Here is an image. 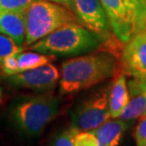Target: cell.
I'll use <instances>...</instances> for the list:
<instances>
[{
  "mask_svg": "<svg viewBox=\"0 0 146 146\" xmlns=\"http://www.w3.org/2000/svg\"><path fill=\"white\" fill-rule=\"evenodd\" d=\"M141 146H146V144H143V145H141Z\"/></svg>",
  "mask_w": 146,
  "mask_h": 146,
  "instance_id": "d4e9b609",
  "label": "cell"
},
{
  "mask_svg": "<svg viewBox=\"0 0 146 146\" xmlns=\"http://www.w3.org/2000/svg\"><path fill=\"white\" fill-rule=\"evenodd\" d=\"M26 44L40 41L66 25L79 23L71 9L48 0H35L25 11Z\"/></svg>",
  "mask_w": 146,
  "mask_h": 146,
  "instance_id": "277c9868",
  "label": "cell"
},
{
  "mask_svg": "<svg viewBox=\"0 0 146 146\" xmlns=\"http://www.w3.org/2000/svg\"><path fill=\"white\" fill-rule=\"evenodd\" d=\"M143 116H146V110H145V111H144V114H143Z\"/></svg>",
  "mask_w": 146,
  "mask_h": 146,
  "instance_id": "cb8c5ba5",
  "label": "cell"
},
{
  "mask_svg": "<svg viewBox=\"0 0 146 146\" xmlns=\"http://www.w3.org/2000/svg\"><path fill=\"white\" fill-rule=\"evenodd\" d=\"M100 146H108V145H106V144H103V143H101V142H100Z\"/></svg>",
  "mask_w": 146,
  "mask_h": 146,
  "instance_id": "603a6c76",
  "label": "cell"
},
{
  "mask_svg": "<svg viewBox=\"0 0 146 146\" xmlns=\"http://www.w3.org/2000/svg\"><path fill=\"white\" fill-rule=\"evenodd\" d=\"M71 9L79 23L98 34L106 42H108L111 29L101 2L99 0H71Z\"/></svg>",
  "mask_w": 146,
  "mask_h": 146,
  "instance_id": "8992f818",
  "label": "cell"
},
{
  "mask_svg": "<svg viewBox=\"0 0 146 146\" xmlns=\"http://www.w3.org/2000/svg\"><path fill=\"white\" fill-rule=\"evenodd\" d=\"M2 101H3V91H2L1 87H0V106L2 104Z\"/></svg>",
  "mask_w": 146,
  "mask_h": 146,
  "instance_id": "7402d4cb",
  "label": "cell"
},
{
  "mask_svg": "<svg viewBox=\"0 0 146 146\" xmlns=\"http://www.w3.org/2000/svg\"><path fill=\"white\" fill-rule=\"evenodd\" d=\"M34 1L35 0H0V11H15L25 12Z\"/></svg>",
  "mask_w": 146,
  "mask_h": 146,
  "instance_id": "ac0fdd59",
  "label": "cell"
},
{
  "mask_svg": "<svg viewBox=\"0 0 146 146\" xmlns=\"http://www.w3.org/2000/svg\"><path fill=\"white\" fill-rule=\"evenodd\" d=\"M76 146H100V141L91 131H78L74 137Z\"/></svg>",
  "mask_w": 146,
  "mask_h": 146,
  "instance_id": "d6986e66",
  "label": "cell"
},
{
  "mask_svg": "<svg viewBox=\"0 0 146 146\" xmlns=\"http://www.w3.org/2000/svg\"><path fill=\"white\" fill-rule=\"evenodd\" d=\"M56 60V56L43 54V53L31 51V52H21L15 54V61H16V74L25 72L38 68Z\"/></svg>",
  "mask_w": 146,
  "mask_h": 146,
  "instance_id": "5bb4252c",
  "label": "cell"
},
{
  "mask_svg": "<svg viewBox=\"0 0 146 146\" xmlns=\"http://www.w3.org/2000/svg\"><path fill=\"white\" fill-rule=\"evenodd\" d=\"M122 72L131 77H146V29L137 32L121 53Z\"/></svg>",
  "mask_w": 146,
  "mask_h": 146,
  "instance_id": "9c48e42d",
  "label": "cell"
},
{
  "mask_svg": "<svg viewBox=\"0 0 146 146\" xmlns=\"http://www.w3.org/2000/svg\"><path fill=\"white\" fill-rule=\"evenodd\" d=\"M58 112V99L44 94L17 98L11 105L9 117L20 133L27 137H36L42 134Z\"/></svg>",
  "mask_w": 146,
  "mask_h": 146,
  "instance_id": "7a4b0ae2",
  "label": "cell"
},
{
  "mask_svg": "<svg viewBox=\"0 0 146 146\" xmlns=\"http://www.w3.org/2000/svg\"><path fill=\"white\" fill-rule=\"evenodd\" d=\"M102 37L80 23L66 25L29 46L31 51L54 56H76L101 47Z\"/></svg>",
  "mask_w": 146,
  "mask_h": 146,
  "instance_id": "3957f363",
  "label": "cell"
},
{
  "mask_svg": "<svg viewBox=\"0 0 146 146\" xmlns=\"http://www.w3.org/2000/svg\"><path fill=\"white\" fill-rule=\"evenodd\" d=\"M48 1H51V2H55V3H58V4H60V5H63L65 7L71 9V0H48ZM72 10V9H71Z\"/></svg>",
  "mask_w": 146,
  "mask_h": 146,
  "instance_id": "44dd1931",
  "label": "cell"
},
{
  "mask_svg": "<svg viewBox=\"0 0 146 146\" xmlns=\"http://www.w3.org/2000/svg\"><path fill=\"white\" fill-rule=\"evenodd\" d=\"M0 34L10 37L19 45L26 43L25 12L15 11H0Z\"/></svg>",
  "mask_w": 146,
  "mask_h": 146,
  "instance_id": "8fae6325",
  "label": "cell"
},
{
  "mask_svg": "<svg viewBox=\"0 0 146 146\" xmlns=\"http://www.w3.org/2000/svg\"><path fill=\"white\" fill-rule=\"evenodd\" d=\"M134 15L136 33L146 29V0H126Z\"/></svg>",
  "mask_w": 146,
  "mask_h": 146,
  "instance_id": "9a60e30c",
  "label": "cell"
},
{
  "mask_svg": "<svg viewBox=\"0 0 146 146\" xmlns=\"http://www.w3.org/2000/svg\"><path fill=\"white\" fill-rule=\"evenodd\" d=\"M134 138L137 146L146 144V116L139 118V122L134 132Z\"/></svg>",
  "mask_w": 146,
  "mask_h": 146,
  "instance_id": "ffe728a7",
  "label": "cell"
},
{
  "mask_svg": "<svg viewBox=\"0 0 146 146\" xmlns=\"http://www.w3.org/2000/svg\"><path fill=\"white\" fill-rule=\"evenodd\" d=\"M110 119V91L108 90L83 101L71 113L72 126L80 131H92Z\"/></svg>",
  "mask_w": 146,
  "mask_h": 146,
  "instance_id": "5b68a950",
  "label": "cell"
},
{
  "mask_svg": "<svg viewBox=\"0 0 146 146\" xmlns=\"http://www.w3.org/2000/svg\"><path fill=\"white\" fill-rule=\"evenodd\" d=\"M128 127L129 123L122 120L121 118H111L91 132L101 143L108 146H118Z\"/></svg>",
  "mask_w": 146,
  "mask_h": 146,
  "instance_id": "4fadbf2b",
  "label": "cell"
},
{
  "mask_svg": "<svg viewBox=\"0 0 146 146\" xmlns=\"http://www.w3.org/2000/svg\"><path fill=\"white\" fill-rule=\"evenodd\" d=\"M60 74L58 68L52 63L25 72L7 76L10 85L17 88L29 89L36 92H48L57 86L60 81Z\"/></svg>",
  "mask_w": 146,
  "mask_h": 146,
  "instance_id": "ba28073f",
  "label": "cell"
},
{
  "mask_svg": "<svg viewBox=\"0 0 146 146\" xmlns=\"http://www.w3.org/2000/svg\"><path fill=\"white\" fill-rule=\"evenodd\" d=\"M129 98L126 74L122 72L117 74L110 90V111L112 119L121 117L128 104Z\"/></svg>",
  "mask_w": 146,
  "mask_h": 146,
  "instance_id": "7c38bea8",
  "label": "cell"
},
{
  "mask_svg": "<svg viewBox=\"0 0 146 146\" xmlns=\"http://www.w3.org/2000/svg\"><path fill=\"white\" fill-rule=\"evenodd\" d=\"M23 51L22 45L17 44L10 37L0 34V70L2 69V63L6 58Z\"/></svg>",
  "mask_w": 146,
  "mask_h": 146,
  "instance_id": "2e32d148",
  "label": "cell"
},
{
  "mask_svg": "<svg viewBox=\"0 0 146 146\" xmlns=\"http://www.w3.org/2000/svg\"><path fill=\"white\" fill-rule=\"evenodd\" d=\"M128 89L129 102L120 118L130 123L143 116L146 110V77H132Z\"/></svg>",
  "mask_w": 146,
  "mask_h": 146,
  "instance_id": "30bf717a",
  "label": "cell"
},
{
  "mask_svg": "<svg viewBox=\"0 0 146 146\" xmlns=\"http://www.w3.org/2000/svg\"><path fill=\"white\" fill-rule=\"evenodd\" d=\"M77 131L78 129L72 126L70 128L58 132V134L53 137L49 146H76L74 137H76Z\"/></svg>",
  "mask_w": 146,
  "mask_h": 146,
  "instance_id": "e0dca14e",
  "label": "cell"
},
{
  "mask_svg": "<svg viewBox=\"0 0 146 146\" xmlns=\"http://www.w3.org/2000/svg\"><path fill=\"white\" fill-rule=\"evenodd\" d=\"M104 8L112 34L126 43L136 34L134 15L126 0H99Z\"/></svg>",
  "mask_w": 146,
  "mask_h": 146,
  "instance_id": "52a82bcc",
  "label": "cell"
},
{
  "mask_svg": "<svg viewBox=\"0 0 146 146\" xmlns=\"http://www.w3.org/2000/svg\"><path fill=\"white\" fill-rule=\"evenodd\" d=\"M118 60L110 52H97L70 58L62 62L58 92L72 94L90 89L115 76Z\"/></svg>",
  "mask_w": 146,
  "mask_h": 146,
  "instance_id": "6da1fadb",
  "label": "cell"
}]
</instances>
